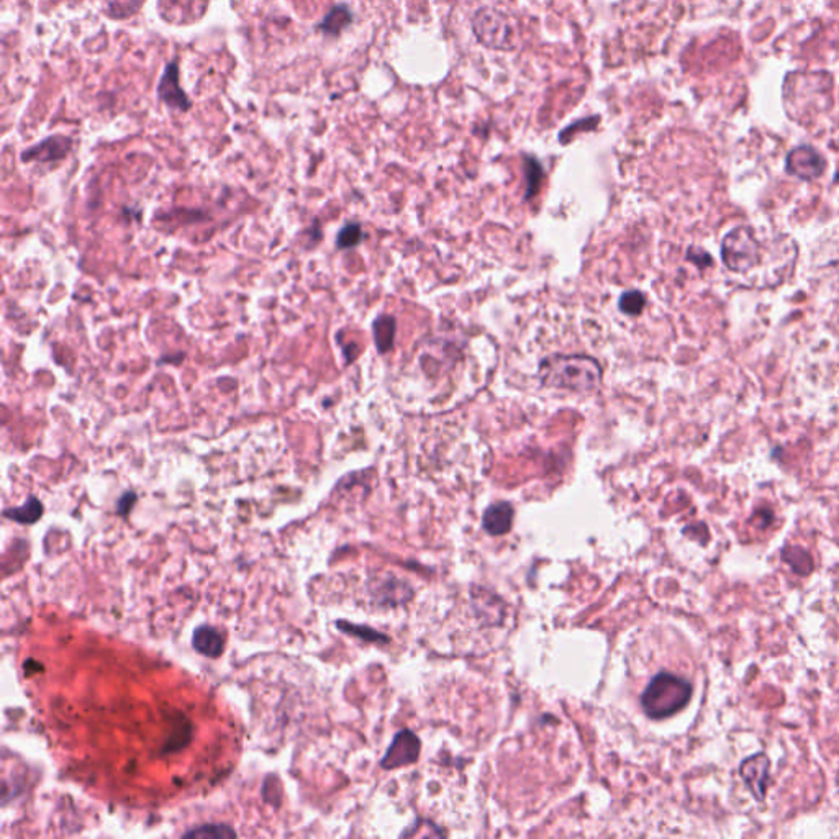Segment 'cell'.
I'll use <instances>...</instances> for the list:
<instances>
[{
	"label": "cell",
	"instance_id": "obj_21",
	"mask_svg": "<svg viewBox=\"0 0 839 839\" xmlns=\"http://www.w3.org/2000/svg\"><path fill=\"white\" fill-rule=\"evenodd\" d=\"M134 502H136V494H134V492H126V494H123L122 498L118 500V513L125 515V513L130 512Z\"/></svg>",
	"mask_w": 839,
	"mask_h": 839
},
{
	"label": "cell",
	"instance_id": "obj_13",
	"mask_svg": "<svg viewBox=\"0 0 839 839\" xmlns=\"http://www.w3.org/2000/svg\"><path fill=\"white\" fill-rule=\"evenodd\" d=\"M395 330H397V323H395L394 317H390V315H380V317L374 320L372 331H374V341H376L379 353H389L392 350Z\"/></svg>",
	"mask_w": 839,
	"mask_h": 839
},
{
	"label": "cell",
	"instance_id": "obj_16",
	"mask_svg": "<svg viewBox=\"0 0 839 839\" xmlns=\"http://www.w3.org/2000/svg\"><path fill=\"white\" fill-rule=\"evenodd\" d=\"M525 176H527V199H531L539 192L541 184H543V177H545L543 166L533 156H525Z\"/></svg>",
	"mask_w": 839,
	"mask_h": 839
},
{
	"label": "cell",
	"instance_id": "obj_18",
	"mask_svg": "<svg viewBox=\"0 0 839 839\" xmlns=\"http://www.w3.org/2000/svg\"><path fill=\"white\" fill-rule=\"evenodd\" d=\"M185 838H233L236 831L227 824H202L199 828L187 831Z\"/></svg>",
	"mask_w": 839,
	"mask_h": 839
},
{
	"label": "cell",
	"instance_id": "obj_19",
	"mask_svg": "<svg viewBox=\"0 0 839 839\" xmlns=\"http://www.w3.org/2000/svg\"><path fill=\"white\" fill-rule=\"evenodd\" d=\"M647 305V297L638 291H628L621 295L618 307L627 315H639Z\"/></svg>",
	"mask_w": 839,
	"mask_h": 839
},
{
	"label": "cell",
	"instance_id": "obj_10",
	"mask_svg": "<svg viewBox=\"0 0 839 839\" xmlns=\"http://www.w3.org/2000/svg\"><path fill=\"white\" fill-rule=\"evenodd\" d=\"M513 515V507L507 502L490 505L482 518L484 529L492 537H502L512 528Z\"/></svg>",
	"mask_w": 839,
	"mask_h": 839
},
{
	"label": "cell",
	"instance_id": "obj_2",
	"mask_svg": "<svg viewBox=\"0 0 839 839\" xmlns=\"http://www.w3.org/2000/svg\"><path fill=\"white\" fill-rule=\"evenodd\" d=\"M692 692L694 687L687 679L671 672H659L645 688L641 706L649 718L664 720L686 708Z\"/></svg>",
	"mask_w": 839,
	"mask_h": 839
},
{
	"label": "cell",
	"instance_id": "obj_1",
	"mask_svg": "<svg viewBox=\"0 0 839 839\" xmlns=\"http://www.w3.org/2000/svg\"><path fill=\"white\" fill-rule=\"evenodd\" d=\"M539 379L546 387L592 392L602 382V368L587 356H553L541 362Z\"/></svg>",
	"mask_w": 839,
	"mask_h": 839
},
{
	"label": "cell",
	"instance_id": "obj_17",
	"mask_svg": "<svg viewBox=\"0 0 839 839\" xmlns=\"http://www.w3.org/2000/svg\"><path fill=\"white\" fill-rule=\"evenodd\" d=\"M362 238H364V233H362V228L360 223L356 222H351V223H346L336 235V246L340 250H350V248H354L358 244L361 243Z\"/></svg>",
	"mask_w": 839,
	"mask_h": 839
},
{
	"label": "cell",
	"instance_id": "obj_5",
	"mask_svg": "<svg viewBox=\"0 0 839 839\" xmlns=\"http://www.w3.org/2000/svg\"><path fill=\"white\" fill-rule=\"evenodd\" d=\"M771 761L764 753L746 757L739 765V775L757 802H763L771 782Z\"/></svg>",
	"mask_w": 839,
	"mask_h": 839
},
{
	"label": "cell",
	"instance_id": "obj_3",
	"mask_svg": "<svg viewBox=\"0 0 839 839\" xmlns=\"http://www.w3.org/2000/svg\"><path fill=\"white\" fill-rule=\"evenodd\" d=\"M722 258L725 266L733 272H747L761 262V243L755 230L738 227L723 238Z\"/></svg>",
	"mask_w": 839,
	"mask_h": 839
},
{
	"label": "cell",
	"instance_id": "obj_4",
	"mask_svg": "<svg viewBox=\"0 0 839 839\" xmlns=\"http://www.w3.org/2000/svg\"><path fill=\"white\" fill-rule=\"evenodd\" d=\"M472 32L478 42L490 50L508 51L515 48L513 28L504 12L482 7L472 17Z\"/></svg>",
	"mask_w": 839,
	"mask_h": 839
},
{
	"label": "cell",
	"instance_id": "obj_11",
	"mask_svg": "<svg viewBox=\"0 0 839 839\" xmlns=\"http://www.w3.org/2000/svg\"><path fill=\"white\" fill-rule=\"evenodd\" d=\"M351 22H353V12L348 5L340 4L328 12L317 25V30L327 36H338L351 25Z\"/></svg>",
	"mask_w": 839,
	"mask_h": 839
},
{
	"label": "cell",
	"instance_id": "obj_7",
	"mask_svg": "<svg viewBox=\"0 0 839 839\" xmlns=\"http://www.w3.org/2000/svg\"><path fill=\"white\" fill-rule=\"evenodd\" d=\"M73 150V140L64 134H53L22 153L24 163H54L66 158Z\"/></svg>",
	"mask_w": 839,
	"mask_h": 839
},
{
	"label": "cell",
	"instance_id": "obj_15",
	"mask_svg": "<svg viewBox=\"0 0 839 839\" xmlns=\"http://www.w3.org/2000/svg\"><path fill=\"white\" fill-rule=\"evenodd\" d=\"M4 515L10 520L17 521L22 525H34L42 518L43 504L36 497H30L22 507L7 508Z\"/></svg>",
	"mask_w": 839,
	"mask_h": 839
},
{
	"label": "cell",
	"instance_id": "obj_8",
	"mask_svg": "<svg viewBox=\"0 0 839 839\" xmlns=\"http://www.w3.org/2000/svg\"><path fill=\"white\" fill-rule=\"evenodd\" d=\"M420 739L411 731L403 730L395 736L380 765L384 769H397L415 763L420 755Z\"/></svg>",
	"mask_w": 839,
	"mask_h": 839
},
{
	"label": "cell",
	"instance_id": "obj_12",
	"mask_svg": "<svg viewBox=\"0 0 839 839\" xmlns=\"http://www.w3.org/2000/svg\"><path fill=\"white\" fill-rule=\"evenodd\" d=\"M192 643L195 651L209 657H219L223 653V638L217 629L199 627L193 631Z\"/></svg>",
	"mask_w": 839,
	"mask_h": 839
},
{
	"label": "cell",
	"instance_id": "obj_20",
	"mask_svg": "<svg viewBox=\"0 0 839 839\" xmlns=\"http://www.w3.org/2000/svg\"><path fill=\"white\" fill-rule=\"evenodd\" d=\"M597 123H598V117L584 118V120L576 122L574 125L568 126L563 133H561V142L566 143V142H568V136H572V134L576 133L580 128H584V130H594Z\"/></svg>",
	"mask_w": 839,
	"mask_h": 839
},
{
	"label": "cell",
	"instance_id": "obj_9",
	"mask_svg": "<svg viewBox=\"0 0 839 839\" xmlns=\"http://www.w3.org/2000/svg\"><path fill=\"white\" fill-rule=\"evenodd\" d=\"M158 99L164 102L171 109L187 112L192 107V102L187 97L184 89L179 84V67L177 63H169L158 84Z\"/></svg>",
	"mask_w": 839,
	"mask_h": 839
},
{
	"label": "cell",
	"instance_id": "obj_6",
	"mask_svg": "<svg viewBox=\"0 0 839 839\" xmlns=\"http://www.w3.org/2000/svg\"><path fill=\"white\" fill-rule=\"evenodd\" d=\"M785 168L792 176L800 177L804 181H814L824 173L826 163L823 160L822 154L812 146H798L789 153Z\"/></svg>",
	"mask_w": 839,
	"mask_h": 839
},
{
	"label": "cell",
	"instance_id": "obj_14",
	"mask_svg": "<svg viewBox=\"0 0 839 839\" xmlns=\"http://www.w3.org/2000/svg\"><path fill=\"white\" fill-rule=\"evenodd\" d=\"M782 561L789 564L790 569L798 576H808L814 571V559L808 551L798 546H787L781 553Z\"/></svg>",
	"mask_w": 839,
	"mask_h": 839
}]
</instances>
